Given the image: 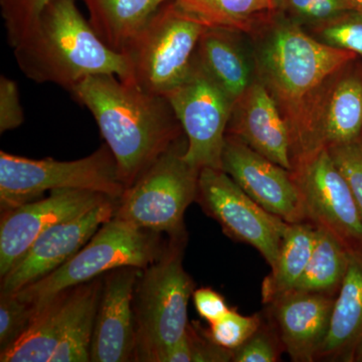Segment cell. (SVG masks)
Here are the masks:
<instances>
[{
	"label": "cell",
	"instance_id": "obj_28",
	"mask_svg": "<svg viewBox=\"0 0 362 362\" xmlns=\"http://www.w3.org/2000/svg\"><path fill=\"white\" fill-rule=\"evenodd\" d=\"M306 32L328 47L354 52L362 59V13L356 9Z\"/></svg>",
	"mask_w": 362,
	"mask_h": 362
},
{
	"label": "cell",
	"instance_id": "obj_33",
	"mask_svg": "<svg viewBox=\"0 0 362 362\" xmlns=\"http://www.w3.org/2000/svg\"><path fill=\"white\" fill-rule=\"evenodd\" d=\"M333 161L346 178L362 216V138L327 148Z\"/></svg>",
	"mask_w": 362,
	"mask_h": 362
},
{
	"label": "cell",
	"instance_id": "obj_37",
	"mask_svg": "<svg viewBox=\"0 0 362 362\" xmlns=\"http://www.w3.org/2000/svg\"><path fill=\"white\" fill-rule=\"evenodd\" d=\"M352 362H362V337L357 343L356 349H354Z\"/></svg>",
	"mask_w": 362,
	"mask_h": 362
},
{
	"label": "cell",
	"instance_id": "obj_3",
	"mask_svg": "<svg viewBox=\"0 0 362 362\" xmlns=\"http://www.w3.org/2000/svg\"><path fill=\"white\" fill-rule=\"evenodd\" d=\"M13 49L25 77L39 84L52 83L69 92L84 78L101 74L133 82L127 56L100 39L76 0H52Z\"/></svg>",
	"mask_w": 362,
	"mask_h": 362
},
{
	"label": "cell",
	"instance_id": "obj_5",
	"mask_svg": "<svg viewBox=\"0 0 362 362\" xmlns=\"http://www.w3.org/2000/svg\"><path fill=\"white\" fill-rule=\"evenodd\" d=\"M162 235L114 216L64 265L16 294L35 309L59 293L94 280L114 269L126 266L145 269L165 249L168 242L162 240Z\"/></svg>",
	"mask_w": 362,
	"mask_h": 362
},
{
	"label": "cell",
	"instance_id": "obj_8",
	"mask_svg": "<svg viewBox=\"0 0 362 362\" xmlns=\"http://www.w3.org/2000/svg\"><path fill=\"white\" fill-rule=\"evenodd\" d=\"M206 28L181 11L173 0L166 2L125 52L133 84L165 96L187 77Z\"/></svg>",
	"mask_w": 362,
	"mask_h": 362
},
{
	"label": "cell",
	"instance_id": "obj_11",
	"mask_svg": "<svg viewBox=\"0 0 362 362\" xmlns=\"http://www.w3.org/2000/svg\"><path fill=\"white\" fill-rule=\"evenodd\" d=\"M197 202L228 237L257 250L275 265L289 223L252 199L223 169L202 168Z\"/></svg>",
	"mask_w": 362,
	"mask_h": 362
},
{
	"label": "cell",
	"instance_id": "obj_31",
	"mask_svg": "<svg viewBox=\"0 0 362 362\" xmlns=\"http://www.w3.org/2000/svg\"><path fill=\"white\" fill-rule=\"evenodd\" d=\"M52 0H0L7 40L16 47L32 30L40 14Z\"/></svg>",
	"mask_w": 362,
	"mask_h": 362
},
{
	"label": "cell",
	"instance_id": "obj_12",
	"mask_svg": "<svg viewBox=\"0 0 362 362\" xmlns=\"http://www.w3.org/2000/svg\"><path fill=\"white\" fill-rule=\"evenodd\" d=\"M111 199H114L90 190L59 189L1 213L0 277L11 271L45 230Z\"/></svg>",
	"mask_w": 362,
	"mask_h": 362
},
{
	"label": "cell",
	"instance_id": "obj_17",
	"mask_svg": "<svg viewBox=\"0 0 362 362\" xmlns=\"http://www.w3.org/2000/svg\"><path fill=\"white\" fill-rule=\"evenodd\" d=\"M226 134L288 170L293 169L292 144L284 117L258 78L233 103Z\"/></svg>",
	"mask_w": 362,
	"mask_h": 362
},
{
	"label": "cell",
	"instance_id": "obj_30",
	"mask_svg": "<svg viewBox=\"0 0 362 362\" xmlns=\"http://www.w3.org/2000/svg\"><path fill=\"white\" fill-rule=\"evenodd\" d=\"M0 351L11 347L25 332L35 316L32 304L16 293H0Z\"/></svg>",
	"mask_w": 362,
	"mask_h": 362
},
{
	"label": "cell",
	"instance_id": "obj_38",
	"mask_svg": "<svg viewBox=\"0 0 362 362\" xmlns=\"http://www.w3.org/2000/svg\"><path fill=\"white\" fill-rule=\"evenodd\" d=\"M349 2L354 7V9L362 13V0H349Z\"/></svg>",
	"mask_w": 362,
	"mask_h": 362
},
{
	"label": "cell",
	"instance_id": "obj_7",
	"mask_svg": "<svg viewBox=\"0 0 362 362\" xmlns=\"http://www.w3.org/2000/svg\"><path fill=\"white\" fill-rule=\"evenodd\" d=\"M59 189L90 190L120 199L125 187L108 145L104 143L89 156L73 161L30 159L0 151L1 213Z\"/></svg>",
	"mask_w": 362,
	"mask_h": 362
},
{
	"label": "cell",
	"instance_id": "obj_35",
	"mask_svg": "<svg viewBox=\"0 0 362 362\" xmlns=\"http://www.w3.org/2000/svg\"><path fill=\"white\" fill-rule=\"evenodd\" d=\"M192 299L199 315L209 323L214 322L230 310L223 295L211 288L194 290Z\"/></svg>",
	"mask_w": 362,
	"mask_h": 362
},
{
	"label": "cell",
	"instance_id": "obj_36",
	"mask_svg": "<svg viewBox=\"0 0 362 362\" xmlns=\"http://www.w3.org/2000/svg\"><path fill=\"white\" fill-rule=\"evenodd\" d=\"M152 362H192V345L187 332L180 341L159 352Z\"/></svg>",
	"mask_w": 362,
	"mask_h": 362
},
{
	"label": "cell",
	"instance_id": "obj_2",
	"mask_svg": "<svg viewBox=\"0 0 362 362\" xmlns=\"http://www.w3.org/2000/svg\"><path fill=\"white\" fill-rule=\"evenodd\" d=\"M69 93L96 120L125 189L185 136L168 98L117 76H90Z\"/></svg>",
	"mask_w": 362,
	"mask_h": 362
},
{
	"label": "cell",
	"instance_id": "obj_34",
	"mask_svg": "<svg viewBox=\"0 0 362 362\" xmlns=\"http://www.w3.org/2000/svg\"><path fill=\"white\" fill-rule=\"evenodd\" d=\"M25 121L18 83L2 75L0 77V133L20 127Z\"/></svg>",
	"mask_w": 362,
	"mask_h": 362
},
{
	"label": "cell",
	"instance_id": "obj_27",
	"mask_svg": "<svg viewBox=\"0 0 362 362\" xmlns=\"http://www.w3.org/2000/svg\"><path fill=\"white\" fill-rule=\"evenodd\" d=\"M354 9L349 0H275V11L305 30L334 20Z\"/></svg>",
	"mask_w": 362,
	"mask_h": 362
},
{
	"label": "cell",
	"instance_id": "obj_18",
	"mask_svg": "<svg viewBox=\"0 0 362 362\" xmlns=\"http://www.w3.org/2000/svg\"><path fill=\"white\" fill-rule=\"evenodd\" d=\"M247 33L226 28H206L197 45V61L223 88L233 103L256 78Z\"/></svg>",
	"mask_w": 362,
	"mask_h": 362
},
{
	"label": "cell",
	"instance_id": "obj_39",
	"mask_svg": "<svg viewBox=\"0 0 362 362\" xmlns=\"http://www.w3.org/2000/svg\"><path fill=\"white\" fill-rule=\"evenodd\" d=\"M361 69H362V66H361Z\"/></svg>",
	"mask_w": 362,
	"mask_h": 362
},
{
	"label": "cell",
	"instance_id": "obj_25",
	"mask_svg": "<svg viewBox=\"0 0 362 362\" xmlns=\"http://www.w3.org/2000/svg\"><path fill=\"white\" fill-rule=\"evenodd\" d=\"M176 6L207 28L249 35L275 13V0H173Z\"/></svg>",
	"mask_w": 362,
	"mask_h": 362
},
{
	"label": "cell",
	"instance_id": "obj_1",
	"mask_svg": "<svg viewBox=\"0 0 362 362\" xmlns=\"http://www.w3.org/2000/svg\"><path fill=\"white\" fill-rule=\"evenodd\" d=\"M247 37L255 75L287 123L294 164L321 149L318 127L324 100L337 76L358 57L318 42L277 11Z\"/></svg>",
	"mask_w": 362,
	"mask_h": 362
},
{
	"label": "cell",
	"instance_id": "obj_26",
	"mask_svg": "<svg viewBox=\"0 0 362 362\" xmlns=\"http://www.w3.org/2000/svg\"><path fill=\"white\" fill-rule=\"evenodd\" d=\"M349 257L350 252L339 240L317 228L310 261L293 291L337 297L349 268Z\"/></svg>",
	"mask_w": 362,
	"mask_h": 362
},
{
	"label": "cell",
	"instance_id": "obj_32",
	"mask_svg": "<svg viewBox=\"0 0 362 362\" xmlns=\"http://www.w3.org/2000/svg\"><path fill=\"white\" fill-rule=\"evenodd\" d=\"M284 351L274 324L262 323L258 330L242 346L233 351V362H276Z\"/></svg>",
	"mask_w": 362,
	"mask_h": 362
},
{
	"label": "cell",
	"instance_id": "obj_24",
	"mask_svg": "<svg viewBox=\"0 0 362 362\" xmlns=\"http://www.w3.org/2000/svg\"><path fill=\"white\" fill-rule=\"evenodd\" d=\"M103 276L74 287L63 337L49 362L90 361V349L103 288Z\"/></svg>",
	"mask_w": 362,
	"mask_h": 362
},
{
	"label": "cell",
	"instance_id": "obj_19",
	"mask_svg": "<svg viewBox=\"0 0 362 362\" xmlns=\"http://www.w3.org/2000/svg\"><path fill=\"white\" fill-rule=\"evenodd\" d=\"M361 337L362 252H350L349 268L335 297L329 330L317 361L352 362Z\"/></svg>",
	"mask_w": 362,
	"mask_h": 362
},
{
	"label": "cell",
	"instance_id": "obj_16",
	"mask_svg": "<svg viewBox=\"0 0 362 362\" xmlns=\"http://www.w3.org/2000/svg\"><path fill=\"white\" fill-rule=\"evenodd\" d=\"M334 302L335 297L329 295L292 291L267 305L269 320L292 361H317L329 330Z\"/></svg>",
	"mask_w": 362,
	"mask_h": 362
},
{
	"label": "cell",
	"instance_id": "obj_15",
	"mask_svg": "<svg viewBox=\"0 0 362 362\" xmlns=\"http://www.w3.org/2000/svg\"><path fill=\"white\" fill-rule=\"evenodd\" d=\"M142 269L126 266L105 274L90 341L93 362L134 361V292Z\"/></svg>",
	"mask_w": 362,
	"mask_h": 362
},
{
	"label": "cell",
	"instance_id": "obj_20",
	"mask_svg": "<svg viewBox=\"0 0 362 362\" xmlns=\"http://www.w3.org/2000/svg\"><path fill=\"white\" fill-rule=\"evenodd\" d=\"M354 63L337 76L324 100L318 127L320 148L362 138V69L354 68Z\"/></svg>",
	"mask_w": 362,
	"mask_h": 362
},
{
	"label": "cell",
	"instance_id": "obj_6",
	"mask_svg": "<svg viewBox=\"0 0 362 362\" xmlns=\"http://www.w3.org/2000/svg\"><path fill=\"white\" fill-rule=\"evenodd\" d=\"M187 146L185 136L126 188L115 216L168 239L187 237L185 214L197 202L201 175V169L183 158Z\"/></svg>",
	"mask_w": 362,
	"mask_h": 362
},
{
	"label": "cell",
	"instance_id": "obj_13",
	"mask_svg": "<svg viewBox=\"0 0 362 362\" xmlns=\"http://www.w3.org/2000/svg\"><path fill=\"white\" fill-rule=\"evenodd\" d=\"M221 169L269 213L289 223L307 221L291 171L228 134L221 156Z\"/></svg>",
	"mask_w": 362,
	"mask_h": 362
},
{
	"label": "cell",
	"instance_id": "obj_14",
	"mask_svg": "<svg viewBox=\"0 0 362 362\" xmlns=\"http://www.w3.org/2000/svg\"><path fill=\"white\" fill-rule=\"evenodd\" d=\"M118 201L104 202L42 233L25 256L1 277V292L20 291L64 265L89 242L103 223L115 216Z\"/></svg>",
	"mask_w": 362,
	"mask_h": 362
},
{
	"label": "cell",
	"instance_id": "obj_10",
	"mask_svg": "<svg viewBox=\"0 0 362 362\" xmlns=\"http://www.w3.org/2000/svg\"><path fill=\"white\" fill-rule=\"evenodd\" d=\"M306 221L327 230L349 252H362V216L346 178L326 148L293 164Z\"/></svg>",
	"mask_w": 362,
	"mask_h": 362
},
{
	"label": "cell",
	"instance_id": "obj_21",
	"mask_svg": "<svg viewBox=\"0 0 362 362\" xmlns=\"http://www.w3.org/2000/svg\"><path fill=\"white\" fill-rule=\"evenodd\" d=\"M89 21L110 49L125 54L162 6L170 0H82Z\"/></svg>",
	"mask_w": 362,
	"mask_h": 362
},
{
	"label": "cell",
	"instance_id": "obj_29",
	"mask_svg": "<svg viewBox=\"0 0 362 362\" xmlns=\"http://www.w3.org/2000/svg\"><path fill=\"white\" fill-rule=\"evenodd\" d=\"M262 323L263 318L259 315L245 316L230 309L220 319L209 323V329H202L211 341L235 351L252 337Z\"/></svg>",
	"mask_w": 362,
	"mask_h": 362
},
{
	"label": "cell",
	"instance_id": "obj_4",
	"mask_svg": "<svg viewBox=\"0 0 362 362\" xmlns=\"http://www.w3.org/2000/svg\"><path fill=\"white\" fill-rule=\"evenodd\" d=\"M187 237L168 239L156 261L142 269L134 292V361L154 357L180 341L188 327L187 307L194 283L183 267Z\"/></svg>",
	"mask_w": 362,
	"mask_h": 362
},
{
	"label": "cell",
	"instance_id": "obj_9",
	"mask_svg": "<svg viewBox=\"0 0 362 362\" xmlns=\"http://www.w3.org/2000/svg\"><path fill=\"white\" fill-rule=\"evenodd\" d=\"M187 138L183 158L195 168L221 169L233 102L194 57L180 85L165 95Z\"/></svg>",
	"mask_w": 362,
	"mask_h": 362
},
{
	"label": "cell",
	"instance_id": "obj_22",
	"mask_svg": "<svg viewBox=\"0 0 362 362\" xmlns=\"http://www.w3.org/2000/svg\"><path fill=\"white\" fill-rule=\"evenodd\" d=\"M73 290L57 294L35 309L25 332L11 347L0 351L1 362H49L63 337L73 302Z\"/></svg>",
	"mask_w": 362,
	"mask_h": 362
},
{
	"label": "cell",
	"instance_id": "obj_23",
	"mask_svg": "<svg viewBox=\"0 0 362 362\" xmlns=\"http://www.w3.org/2000/svg\"><path fill=\"white\" fill-rule=\"evenodd\" d=\"M316 232V226L309 221L288 225L275 265L262 285L264 304L272 303L296 287L310 261Z\"/></svg>",
	"mask_w": 362,
	"mask_h": 362
}]
</instances>
